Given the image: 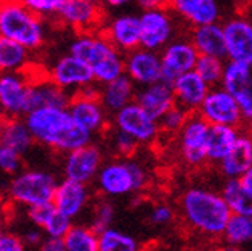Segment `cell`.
Returning <instances> with one entry per match:
<instances>
[{"label":"cell","instance_id":"cell-1","mask_svg":"<svg viewBox=\"0 0 252 251\" xmlns=\"http://www.w3.org/2000/svg\"><path fill=\"white\" fill-rule=\"evenodd\" d=\"M25 120L35 143L65 154L91 143L94 136L74 120L68 108H34L25 116Z\"/></svg>","mask_w":252,"mask_h":251},{"label":"cell","instance_id":"cell-2","mask_svg":"<svg viewBox=\"0 0 252 251\" xmlns=\"http://www.w3.org/2000/svg\"><path fill=\"white\" fill-rule=\"evenodd\" d=\"M180 211L185 222L200 234L223 236L232 213L221 193L194 186L180 197Z\"/></svg>","mask_w":252,"mask_h":251},{"label":"cell","instance_id":"cell-3","mask_svg":"<svg viewBox=\"0 0 252 251\" xmlns=\"http://www.w3.org/2000/svg\"><path fill=\"white\" fill-rule=\"evenodd\" d=\"M69 53L91 67L97 85H105L125 74V54L100 33H79L71 42Z\"/></svg>","mask_w":252,"mask_h":251},{"label":"cell","instance_id":"cell-4","mask_svg":"<svg viewBox=\"0 0 252 251\" xmlns=\"http://www.w3.org/2000/svg\"><path fill=\"white\" fill-rule=\"evenodd\" d=\"M42 19L19 0H3L0 5V37L14 40L32 51L43 45L46 37Z\"/></svg>","mask_w":252,"mask_h":251},{"label":"cell","instance_id":"cell-5","mask_svg":"<svg viewBox=\"0 0 252 251\" xmlns=\"http://www.w3.org/2000/svg\"><path fill=\"white\" fill-rule=\"evenodd\" d=\"M95 182L102 194L109 197H122L145 188L148 173L143 165L135 160H114L102 165Z\"/></svg>","mask_w":252,"mask_h":251},{"label":"cell","instance_id":"cell-6","mask_svg":"<svg viewBox=\"0 0 252 251\" xmlns=\"http://www.w3.org/2000/svg\"><path fill=\"white\" fill-rule=\"evenodd\" d=\"M59 182L51 173L43 170H25L11 178L6 193L14 204L34 207L51 204Z\"/></svg>","mask_w":252,"mask_h":251},{"label":"cell","instance_id":"cell-7","mask_svg":"<svg viewBox=\"0 0 252 251\" xmlns=\"http://www.w3.org/2000/svg\"><path fill=\"white\" fill-rule=\"evenodd\" d=\"M0 108L5 117H25L32 111V79L27 76V71L2 74Z\"/></svg>","mask_w":252,"mask_h":251},{"label":"cell","instance_id":"cell-8","mask_svg":"<svg viewBox=\"0 0 252 251\" xmlns=\"http://www.w3.org/2000/svg\"><path fill=\"white\" fill-rule=\"evenodd\" d=\"M98 91L100 86H95V83L88 85L83 90L72 94L68 105V111L74 120L93 134L103 131L108 127L109 112L100 100Z\"/></svg>","mask_w":252,"mask_h":251},{"label":"cell","instance_id":"cell-9","mask_svg":"<svg viewBox=\"0 0 252 251\" xmlns=\"http://www.w3.org/2000/svg\"><path fill=\"white\" fill-rule=\"evenodd\" d=\"M112 127L129 134L140 145L153 143L160 134L158 120L135 100L112 114Z\"/></svg>","mask_w":252,"mask_h":251},{"label":"cell","instance_id":"cell-10","mask_svg":"<svg viewBox=\"0 0 252 251\" xmlns=\"http://www.w3.org/2000/svg\"><path fill=\"white\" fill-rule=\"evenodd\" d=\"M211 123H208L198 112L189 116L185 127L179 133L180 156L189 167H200L208 162V137Z\"/></svg>","mask_w":252,"mask_h":251},{"label":"cell","instance_id":"cell-11","mask_svg":"<svg viewBox=\"0 0 252 251\" xmlns=\"http://www.w3.org/2000/svg\"><path fill=\"white\" fill-rule=\"evenodd\" d=\"M198 114L211 125H228L237 128H240L246 120L240 105L221 85L211 88L198 109Z\"/></svg>","mask_w":252,"mask_h":251},{"label":"cell","instance_id":"cell-12","mask_svg":"<svg viewBox=\"0 0 252 251\" xmlns=\"http://www.w3.org/2000/svg\"><path fill=\"white\" fill-rule=\"evenodd\" d=\"M46 76L71 94H75L88 85L95 83L91 67L83 59L71 53L59 57L49 68Z\"/></svg>","mask_w":252,"mask_h":251},{"label":"cell","instance_id":"cell-13","mask_svg":"<svg viewBox=\"0 0 252 251\" xmlns=\"http://www.w3.org/2000/svg\"><path fill=\"white\" fill-rule=\"evenodd\" d=\"M140 31L143 48L161 51L172 40L175 33L172 11L168 6L143 11L140 14Z\"/></svg>","mask_w":252,"mask_h":251},{"label":"cell","instance_id":"cell-14","mask_svg":"<svg viewBox=\"0 0 252 251\" xmlns=\"http://www.w3.org/2000/svg\"><path fill=\"white\" fill-rule=\"evenodd\" d=\"M200 53L191 42V39H175L171 40L165 48L160 51L163 74L161 80L166 83H174L175 79L182 74L192 71L198 60Z\"/></svg>","mask_w":252,"mask_h":251},{"label":"cell","instance_id":"cell-15","mask_svg":"<svg viewBox=\"0 0 252 251\" xmlns=\"http://www.w3.org/2000/svg\"><path fill=\"white\" fill-rule=\"evenodd\" d=\"M226 39V59L252 67V22L235 16L223 23Z\"/></svg>","mask_w":252,"mask_h":251},{"label":"cell","instance_id":"cell-16","mask_svg":"<svg viewBox=\"0 0 252 251\" xmlns=\"http://www.w3.org/2000/svg\"><path fill=\"white\" fill-rule=\"evenodd\" d=\"M56 17L79 33H95L103 20L100 5L86 0H62Z\"/></svg>","mask_w":252,"mask_h":251},{"label":"cell","instance_id":"cell-17","mask_svg":"<svg viewBox=\"0 0 252 251\" xmlns=\"http://www.w3.org/2000/svg\"><path fill=\"white\" fill-rule=\"evenodd\" d=\"M125 74L137 86L153 85L161 80L163 67L158 51L138 46L134 51L125 54Z\"/></svg>","mask_w":252,"mask_h":251},{"label":"cell","instance_id":"cell-18","mask_svg":"<svg viewBox=\"0 0 252 251\" xmlns=\"http://www.w3.org/2000/svg\"><path fill=\"white\" fill-rule=\"evenodd\" d=\"M102 165V153H100L98 146L88 143L65 154L63 174L66 179L88 185L97 178Z\"/></svg>","mask_w":252,"mask_h":251},{"label":"cell","instance_id":"cell-19","mask_svg":"<svg viewBox=\"0 0 252 251\" xmlns=\"http://www.w3.org/2000/svg\"><path fill=\"white\" fill-rule=\"evenodd\" d=\"M221 86L232 94L245 119L249 120L252 117V67L228 60Z\"/></svg>","mask_w":252,"mask_h":251},{"label":"cell","instance_id":"cell-20","mask_svg":"<svg viewBox=\"0 0 252 251\" xmlns=\"http://www.w3.org/2000/svg\"><path fill=\"white\" fill-rule=\"evenodd\" d=\"M168 8L192 28L217 23L221 12L219 0H169Z\"/></svg>","mask_w":252,"mask_h":251},{"label":"cell","instance_id":"cell-21","mask_svg":"<svg viewBox=\"0 0 252 251\" xmlns=\"http://www.w3.org/2000/svg\"><path fill=\"white\" fill-rule=\"evenodd\" d=\"M102 33L114 43L123 54H128L142 46L140 16L122 14L112 19Z\"/></svg>","mask_w":252,"mask_h":251},{"label":"cell","instance_id":"cell-22","mask_svg":"<svg viewBox=\"0 0 252 251\" xmlns=\"http://www.w3.org/2000/svg\"><path fill=\"white\" fill-rule=\"evenodd\" d=\"M211 88L212 86L201 79L195 70L188 71L175 79V82L172 83L175 104L185 108L191 114L192 112H198Z\"/></svg>","mask_w":252,"mask_h":251},{"label":"cell","instance_id":"cell-23","mask_svg":"<svg viewBox=\"0 0 252 251\" xmlns=\"http://www.w3.org/2000/svg\"><path fill=\"white\" fill-rule=\"evenodd\" d=\"M90 200V191L86 183L75 182L71 179H63L56 188L53 204L62 213H65L71 219L82 215Z\"/></svg>","mask_w":252,"mask_h":251},{"label":"cell","instance_id":"cell-24","mask_svg":"<svg viewBox=\"0 0 252 251\" xmlns=\"http://www.w3.org/2000/svg\"><path fill=\"white\" fill-rule=\"evenodd\" d=\"M135 102L140 104L151 116L158 120L175 105L172 85L158 80L153 85L140 86V90H137L135 94Z\"/></svg>","mask_w":252,"mask_h":251},{"label":"cell","instance_id":"cell-25","mask_svg":"<svg viewBox=\"0 0 252 251\" xmlns=\"http://www.w3.org/2000/svg\"><path fill=\"white\" fill-rule=\"evenodd\" d=\"M220 171L226 179H240L252 167V134L240 133L235 145L220 164Z\"/></svg>","mask_w":252,"mask_h":251},{"label":"cell","instance_id":"cell-26","mask_svg":"<svg viewBox=\"0 0 252 251\" xmlns=\"http://www.w3.org/2000/svg\"><path fill=\"white\" fill-rule=\"evenodd\" d=\"M137 94V85L129 79V76H123L108 82L105 85H100V100L109 114H116L117 111L129 105L135 100Z\"/></svg>","mask_w":252,"mask_h":251},{"label":"cell","instance_id":"cell-27","mask_svg":"<svg viewBox=\"0 0 252 251\" xmlns=\"http://www.w3.org/2000/svg\"><path fill=\"white\" fill-rule=\"evenodd\" d=\"M191 42L201 56H216L226 59V39L223 23H209L195 27L191 31Z\"/></svg>","mask_w":252,"mask_h":251},{"label":"cell","instance_id":"cell-28","mask_svg":"<svg viewBox=\"0 0 252 251\" xmlns=\"http://www.w3.org/2000/svg\"><path fill=\"white\" fill-rule=\"evenodd\" d=\"M35 143L34 136L25 117H5L0 130V145L16 149L20 154H27Z\"/></svg>","mask_w":252,"mask_h":251},{"label":"cell","instance_id":"cell-29","mask_svg":"<svg viewBox=\"0 0 252 251\" xmlns=\"http://www.w3.org/2000/svg\"><path fill=\"white\" fill-rule=\"evenodd\" d=\"M72 94L60 88L48 76L32 80V107L34 108H68ZM32 108V109H34Z\"/></svg>","mask_w":252,"mask_h":251},{"label":"cell","instance_id":"cell-30","mask_svg":"<svg viewBox=\"0 0 252 251\" xmlns=\"http://www.w3.org/2000/svg\"><path fill=\"white\" fill-rule=\"evenodd\" d=\"M240 133H242L240 128H237V127L211 125V131L208 137V162L220 164V162L229 154Z\"/></svg>","mask_w":252,"mask_h":251},{"label":"cell","instance_id":"cell-31","mask_svg":"<svg viewBox=\"0 0 252 251\" xmlns=\"http://www.w3.org/2000/svg\"><path fill=\"white\" fill-rule=\"evenodd\" d=\"M221 196L232 215L252 216V191L242 182V179L226 180L221 188Z\"/></svg>","mask_w":252,"mask_h":251},{"label":"cell","instance_id":"cell-32","mask_svg":"<svg viewBox=\"0 0 252 251\" xmlns=\"http://www.w3.org/2000/svg\"><path fill=\"white\" fill-rule=\"evenodd\" d=\"M30 51L14 40L0 37V70L2 72H19L27 71L30 65Z\"/></svg>","mask_w":252,"mask_h":251},{"label":"cell","instance_id":"cell-33","mask_svg":"<svg viewBox=\"0 0 252 251\" xmlns=\"http://www.w3.org/2000/svg\"><path fill=\"white\" fill-rule=\"evenodd\" d=\"M66 251H100L98 250V233L85 225H72L69 233L63 237Z\"/></svg>","mask_w":252,"mask_h":251},{"label":"cell","instance_id":"cell-34","mask_svg":"<svg viewBox=\"0 0 252 251\" xmlns=\"http://www.w3.org/2000/svg\"><path fill=\"white\" fill-rule=\"evenodd\" d=\"M100 251H140V245L134 236L117 228H108L98 233Z\"/></svg>","mask_w":252,"mask_h":251},{"label":"cell","instance_id":"cell-35","mask_svg":"<svg viewBox=\"0 0 252 251\" xmlns=\"http://www.w3.org/2000/svg\"><path fill=\"white\" fill-rule=\"evenodd\" d=\"M223 237L226 244L245 247L252 244V216L232 215Z\"/></svg>","mask_w":252,"mask_h":251},{"label":"cell","instance_id":"cell-36","mask_svg":"<svg viewBox=\"0 0 252 251\" xmlns=\"http://www.w3.org/2000/svg\"><path fill=\"white\" fill-rule=\"evenodd\" d=\"M200 77L203 79L211 86H219L221 85L223 74L226 70V62L221 57L216 56H198V60L194 68Z\"/></svg>","mask_w":252,"mask_h":251},{"label":"cell","instance_id":"cell-37","mask_svg":"<svg viewBox=\"0 0 252 251\" xmlns=\"http://www.w3.org/2000/svg\"><path fill=\"white\" fill-rule=\"evenodd\" d=\"M189 116H191V112H188L185 108L175 104L158 119L160 133H166L169 136H175V134L179 136V133L185 127V123L188 122Z\"/></svg>","mask_w":252,"mask_h":251},{"label":"cell","instance_id":"cell-38","mask_svg":"<svg viewBox=\"0 0 252 251\" xmlns=\"http://www.w3.org/2000/svg\"><path fill=\"white\" fill-rule=\"evenodd\" d=\"M71 228H72V219L66 216L65 213L59 211L57 208L51 213V216L48 217V220L42 227L46 237H51V239H63Z\"/></svg>","mask_w":252,"mask_h":251},{"label":"cell","instance_id":"cell-39","mask_svg":"<svg viewBox=\"0 0 252 251\" xmlns=\"http://www.w3.org/2000/svg\"><path fill=\"white\" fill-rule=\"evenodd\" d=\"M112 220H114V207L108 200H102L94 207L93 211V222L91 227L97 231L102 233L108 228H111Z\"/></svg>","mask_w":252,"mask_h":251},{"label":"cell","instance_id":"cell-40","mask_svg":"<svg viewBox=\"0 0 252 251\" xmlns=\"http://www.w3.org/2000/svg\"><path fill=\"white\" fill-rule=\"evenodd\" d=\"M138 143L134 137H131L129 134H126L117 128L112 130V134H111V146L116 149V153H119L120 156L123 157H129L132 156L137 148H138Z\"/></svg>","mask_w":252,"mask_h":251},{"label":"cell","instance_id":"cell-41","mask_svg":"<svg viewBox=\"0 0 252 251\" xmlns=\"http://www.w3.org/2000/svg\"><path fill=\"white\" fill-rule=\"evenodd\" d=\"M22 156L23 154H20L16 149L0 145V168L5 174H17L22 168Z\"/></svg>","mask_w":252,"mask_h":251},{"label":"cell","instance_id":"cell-42","mask_svg":"<svg viewBox=\"0 0 252 251\" xmlns=\"http://www.w3.org/2000/svg\"><path fill=\"white\" fill-rule=\"evenodd\" d=\"M22 5L35 12L40 17H51L56 16L62 0H19Z\"/></svg>","mask_w":252,"mask_h":251},{"label":"cell","instance_id":"cell-43","mask_svg":"<svg viewBox=\"0 0 252 251\" xmlns=\"http://www.w3.org/2000/svg\"><path fill=\"white\" fill-rule=\"evenodd\" d=\"M54 210H56V207H54L53 202L51 204L34 205V207H28L27 208V216H28V219L31 220V223L34 225V227L42 228Z\"/></svg>","mask_w":252,"mask_h":251},{"label":"cell","instance_id":"cell-44","mask_svg":"<svg viewBox=\"0 0 252 251\" xmlns=\"http://www.w3.org/2000/svg\"><path fill=\"white\" fill-rule=\"evenodd\" d=\"M172 219H174V210L166 204H158L153 207V210L149 213L151 223L157 225V227H163V225L171 223Z\"/></svg>","mask_w":252,"mask_h":251},{"label":"cell","instance_id":"cell-45","mask_svg":"<svg viewBox=\"0 0 252 251\" xmlns=\"http://www.w3.org/2000/svg\"><path fill=\"white\" fill-rule=\"evenodd\" d=\"M0 251H27L23 239L12 233H3L0 236Z\"/></svg>","mask_w":252,"mask_h":251},{"label":"cell","instance_id":"cell-46","mask_svg":"<svg viewBox=\"0 0 252 251\" xmlns=\"http://www.w3.org/2000/svg\"><path fill=\"white\" fill-rule=\"evenodd\" d=\"M43 230L42 228H39V227H35V228H31V230H28L27 233L23 234V242H25V245L27 247H35V248H39L42 244H43V233H42Z\"/></svg>","mask_w":252,"mask_h":251},{"label":"cell","instance_id":"cell-47","mask_svg":"<svg viewBox=\"0 0 252 251\" xmlns=\"http://www.w3.org/2000/svg\"><path fill=\"white\" fill-rule=\"evenodd\" d=\"M37 251H66L63 239H51V237H46L43 244L37 248Z\"/></svg>","mask_w":252,"mask_h":251},{"label":"cell","instance_id":"cell-48","mask_svg":"<svg viewBox=\"0 0 252 251\" xmlns=\"http://www.w3.org/2000/svg\"><path fill=\"white\" fill-rule=\"evenodd\" d=\"M135 3L142 8V11H149V9L166 8L169 0H135Z\"/></svg>","mask_w":252,"mask_h":251},{"label":"cell","instance_id":"cell-49","mask_svg":"<svg viewBox=\"0 0 252 251\" xmlns=\"http://www.w3.org/2000/svg\"><path fill=\"white\" fill-rule=\"evenodd\" d=\"M131 2H132V0H105V3L109 8H123V6H126Z\"/></svg>","mask_w":252,"mask_h":251},{"label":"cell","instance_id":"cell-50","mask_svg":"<svg viewBox=\"0 0 252 251\" xmlns=\"http://www.w3.org/2000/svg\"><path fill=\"white\" fill-rule=\"evenodd\" d=\"M240 179H242V182L249 188V190L252 191V167H251V168H249V170L242 176Z\"/></svg>","mask_w":252,"mask_h":251},{"label":"cell","instance_id":"cell-51","mask_svg":"<svg viewBox=\"0 0 252 251\" xmlns=\"http://www.w3.org/2000/svg\"><path fill=\"white\" fill-rule=\"evenodd\" d=\"M217 251H246V250H243L242 247H237V245H231V244H226L224 247L219 248Z\"/></svg>","mask_w":252,"mask_h":251},{"label":"cell","instance_id":"cell-52","mask_svg":"<svg viewBox=\"0 0 252 251\" xmlns=\"http://www.w3.org/2000/svg\"><path fill=\"white\" fill-rule=\"evenodd\" d=\"M86 2H91V3H95V5H102L105 0H86Z\"/></svg>","mask_w":252,"mask_h":251},{"label":"cell","instance_id":"cell-53","mask_svg":"<svg viewBox=\"0 0 252 251\" xmlns=\"http://www.w3.org/2000/svg\"><path fill=\"white\" fill-rule=\"evenodd\" d=\"M246 122H248V131L252 134V117H251L249 120H246Z\"/></svg>","mask_w":252,"mask_h":251}]
</instances>
